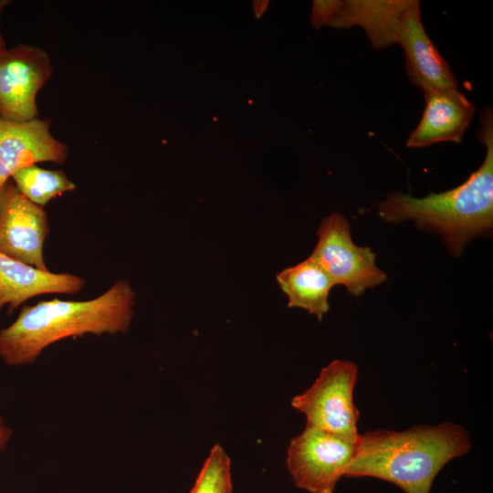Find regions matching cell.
Instances as JSON below:
<instances>
[{
	"mask_svg": "<svg viewBox=\"0 0 493 493\" xmlns=\"http://www.w3.org/2000/svg\"><path fill=\"white\" fill-rule=\"evenodd\" d=\"M134 299L131 285L120 279L92 299H54L25 305L15 321L0 330V358L8 366H23L66 338L125 333L132 321Z\"/></svg>",
	"mask_w": 493,
	"mask_h": 493,
	"instance_id": "6da1fadb",
	"label": "cell"
},
{
	"mask_svg": "<svg viewBox=\"0 0 493 493\" xmlns=\"http://www.w3.org/2000/svg\"><path fill=\"white\" fill-rule=\"evenodd\" d=\"M470 448L468 432L452 422L368 431L360 435L344 477L382 479L405 493H430L441 469Z\"/></svg>",
	"mask_w": 493,
	"mask_h": 493,
	"instance_id": "7a4b0ae2",
	"label": "cell"
},
{
	"mask_svg": "<svg viewBox=\"0 0 493 493\" xmlns=\"http://www.w3.org/2000/svg\"><path fill=\"white\" fill-rule=\"evenodd\" d=\"M493 119L486 108L478 138L486 146L480 167L460 185L423 198L390 194L377 204L387 223L413 220L416 226L439 235L451 254L459 256L469 241L488 235L493 226Z\"/></svg>",
	"mask_w": 493,
	"mask_h": 493,
	"instance_id": "3957f363",
	"label": "cell"
},
{
	"mask_svg": "<svg viewBox=\"0 0 493 493\" xmlns=\"http://www.w3.org/2000/svg\"><path fill=\"white\" fill-rule=\"evenodd\" d=\"M357 379L355 363L335 360L323 367L312 385L295 395L290 404L305 415L307 426L357 443L360 414L353 402Z\"/></svg>",
	"mask_w": 493,
	"mask_h": 493,
	"instance_id": "277c9868",
	"label": "cell"
},
{
	"mask_svg": "<svg viewBox=\"0 0 493 493\" xmlns=\"http://www.w3.org/2000/svg\"><path fill=\"white\" fill-rule=\"evenodd\" d=\"M317 236V245L309 257L334 285H343L350 295L360 297L387 279L386 274L377 267L376 255L371 247L353 243L350 224L341 214L332 213L324 217Z\"/></svg>",
	"mask_w": 493,
	"mask_h": 493,
	"instance_id": "5b68a950",
	"label": "cell"
},
{
	"mask_svg": "<svg viewBox=\"0 0 493 493\" xmlns=\"http://www.w3.org/2000/svg\"><path fill=\"white\" fill-rule=\"evenodd\" d=\"M357 445L306 425L289 441L286 467L297 488L309 493H334L356 454Z\"/></svg>",
	"mask_w": 493,
	"mask_h": 493,
	"instance_id": "8992f818",
	"label": "cell"
},
{
	"mask_svg": "<svg viewBox=\"0 0 493 493\" xmlns=\"http://www.w3.org/2000/svg\"><path fill=\"white\" fill-rule=\"evenodd\" d=\"M52 71L40 47L20 44L0 54V118L16 122L36 119L37 94Z\"/></svg>",
	"mask_w": 493,
	"mask_h": 493,
	"instance_id": "52a82bcc",
	"label": "cell"
},
{
	"mask_svg": "<svg viewBox=\"0 0 493 493\" xmlns=\"http://www.w3.org/2000/svg\"><path fill=\"white\" fill-rule=\"evenodd\" d=\"M48 233V218L43 207L26 198L8 180L0 190V253L48 270L43 257Z\"/></svg>",
	"mask_w": 493,
	"mask_h": 493,
	"instance_id": "ba28073f",
	"label": "cell"
},
{
	"mask_svg": "<svg viewBox=\"0 0 493 493\" xmlns=\"http://www.w3.org/2000/svg\"><path fill=\"white\" fill-rule=\"evenodd\" d=\"M68 153V146L51 134L49 120L0 118V190L21 168L41 162L62 164Z\"/></svg>",
	"mask_w": 493,
	"mask_h": 493,
	"instance_id": "9c48e42d",
	"label": "cell"
},
{
	"mask_svg": "<svg viewBox=\"0 0 493 493\" xmlns=\"http://www.w3.org/2000/svg\"><path fill=\"white\" fill-rule=\"evenodd\" d=\"M396 43L404 51L410 82L424 93L457 88L450 67L425 30L420 1L412 0L397 33Z\"/></svg>",
	"mask_w": 493,
	"mask_h": 493,
	"instance_id": "30bf717a",
	"label": "cell"
},
{
	"mask_svg": "<svg viewBox=\"0 0 493 493\" xmlns=\"http://www.w3.org/2000/svg\"><path fill=\"white\" fill-rule=\"evenodd\" d=\"M425 107L406 146L423 148L434 143H460L468 127L475 106L457 88L425 92Z\"/></svg>",
	"mask_w": 493,
	"mask_h": 493,
	"instance_id": "8fae6325",
	"label": "cell"
},
{
	"mask_svg": "<svg viewBox=\"0 0 493 493\" xmlns=\"http://www.w3.org/2000/svg\"><path fill=\"white\" fill-rule=\"evenodd\" d=\"M85 284L78 275L41 270L0 253V310L7 306L12 311L42 294H77Z\"/></svg>",
	"mask_w": 493,
	"mask_h": 493,
	"instance_id": "7c38bea8",
	"label": "cell"
},
{
	"mask_svg": "<svg viewBox=\"0 0 493 493\" xmlns=\"http://www.w3.org/2000/svg\"><path fill=\"white\" fill-rule=\"evenodd\" d=\"M412 0L341 1L327 25L335 28L362 27L376 49L396 43L397 33Z\"/></svg>",
	"mask_w": 493,
	"mask_h": 493,
	"instance_id": "4fadbf2b",
	"label": "cell"
},
{
	"mask_svg": "<svg viewBox=\"0 0 493 493\" xmlns=\"http://www.w3.org/2000/svg\"><path fill=\"white\" fill-rule=\"evenodd\" d=\"M276 279L288 296V308L304 309L322 320L330 309L329 296L334 283L310 257L283 269Z\"/></svg>",
	"mask_w": 493,
	"mask_h": 493,
	"instance_id": "5bb4252c",
	"label": "cell"
},
{
	"mask_svg": "<svg viewBox=\"0 0 493 493\" xmlns=\"http://www.w3.org/2000/svg\"><path fill=\"white\" fill-rule=\"evenodd\" d=\"M11 180L26 198L42 207L53 198L76 189L62 170L44 169L37 164L21 168Z\"/></svg>",
	"mask_w": 493,
	"mask_h": 493,
	"instance_id": "9a60e30c",
	"label": "cell"
},
{
	"mask_svg": "<svg viewBox=\"0 0 493 493\" xmlns=\"http://www.w3.org/2000/svg\"><path fill=\"white\" fill-rule=\"evenodd\" d=\"M188 493H233L231 460L221 445L211 448Z\"/></svg>",
	"mask_w": 493,
	"mask_h": 493,
	"instance_id": "2e32d148",
	"label": "cell"
},
{
	"mask_svg": "<svg viewBox=\"0 0 493 493\" xmlns=\"http://www.w3.org/2000/svg\"><path fill=\"white\" fill-rule=\"evenodd\" d=\"M340 0L313 1L311 23L315 27L327 25L330 17L339 6Z\"/></svg>",
	"mask_w": 493,
	"mask_h": 493,
	"instance_id": "e0dca14e",
	"label": "cell"
},
{
	"mask_svg": "<svg viewBox=\"0 0 493 493\" xmlns=\"http://www.w3.org/2000/svg\"><path fill=\"white\" fill-rule=\"evenodd\" d=\"M12 436V430L0 416V452L4 451Z\"/></svg>",
	"mask_w": 493,
	"mask_h": 493,
	"instance_id": "ac0fdd59",
	"label": "cell"
},
{
	"mask_svg": "<svg viewBox=\"0 0 493 493\" xmlns=\"http://www.w3.org/2000/svg\"><path fill=\"white\" fill-rule=\"evenodd\" d=\"M10 3L9 0H0V20H1V14L5 5H7ZM6 49L5 42L2 37L1 31H0V54H2Z\"/></svg>",
	"mask_w": 493,
	"mask_h": 493,
	"instance_id": "d6986e66",
	"label": "cell"
}]
</instances>
